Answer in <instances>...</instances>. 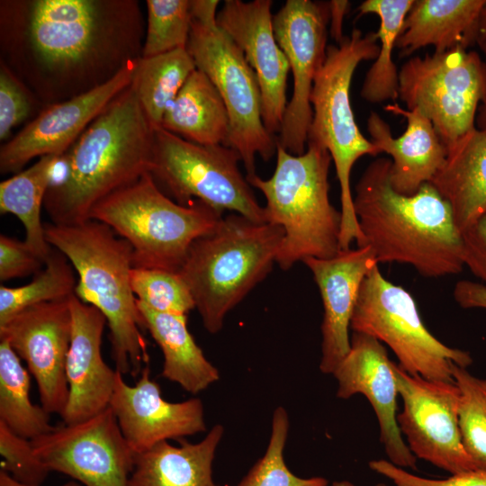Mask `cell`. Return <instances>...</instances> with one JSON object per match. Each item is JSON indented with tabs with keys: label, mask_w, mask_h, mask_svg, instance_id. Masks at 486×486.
Listing matches in <instances>:
<instances>
[{
	"label": "cell",
	"mask_w": 486,
	"mask_h": 486,
	"mask_svg": "<svg viewBox=\"0 0 486 486\" xmlns=\"http://www.w3.org/2000/svg\"><path fill=\"white\" fill-rule=\"evenodd\" d=\"M13 9L16 45L24 66L52 86H75L76 94L102 85L136 51L140 32L137 2L35 0Z\"/></svg>",
	"instance_id": "cell-1"
},
{
	"label": "cell",
	"mask_w": 486,
	"mask_h": 486,
	"mask_svg": "<svg viewBox=\"0 0 486 486\" xmlns=\"http://www.w3.org/2000/svg\"><path fill=\"white\" fill-rule=\"evenodd\" d=\"M391 167V159L376 158L356 184L360 247H369L378 264H407L428 278L461 273L463 235L449 203L430 183L412 195L395 192Z\"/></svg>",
	"instance_id": "cell-2"
},
{
	"label": "cell",
	"mask_w": 486,
	"mask_h": 486,
	"mask_svg": "<svg viewBox=\"0 0 486 486\" xmlns=\"http://www.w3.org/2000/svg\"><path fill=\"white\" fill-rule=\"evenodd\" d=\"M154 133L131 83L62 156L66 175L43 204L51 222L86 221L97 202L150 173Z\"/></svg>",
	"instance_id": "cell-3"
},
{
	"label": "cell",
	"mask_w": 486,
	"mask_h": 486,
	"mask_svg": "<svg viewBox=\"0 0 486 486\" xmlns=\"http://www.w3.org/2000/svg\"><path fill=\"white\" fill-rule=\"evenodd\" d=\"M44 230L48 243L66 256L76 272L75 295L106 318L116 371L139 376L148 354L130 284L131 246L95 220L74 225L50 222L44 224Z\"/></svg>",
	"instance_id": "cell-4"
},
{
	"label": "cell",
	"mask_w": 486,
	"mask_h": 486,
	"mask_svg": "<svg viewBox=\"0 0 486 486\" xmlns=\"http://www.w3.org/2000/svg\"><path fill=\"white\" fill-rule=\"evenodd\" d=\"M284 231L230 213L195 239L178 271L205 329L215 334L227 313L271 271Z\"/></svg>",
	"instance_id": "cell-5"
},
{
	"label": "cell",
	"mask_w": 486,
	"mask_h": 486,
	"mask_svg": "<svg viewBox=\"0 0 486 486\" xmlns=\"http://www.w3.org/2000/svg\"><path fill=\"white\" fill-rule=\"evenodd\" d=\"M331 162L329 152L317 144L308 142L304 153L294 155L276 140L272 176H246L266 200L267 222L284 231L275 259L284 271L308 257L329 258L341 250V211L329 199Z\"/></svg>",
	"instance_id": "cell-6"
},
{
	"label": "cell",
	"mask_w": 486,
	"mask_h": 486,
	"mask_svg": "<svg viewBox=\"0 0 486 486\" xmlns=\"http://www.w3.org/2000/svg\"><path fill=\"white\" fill-rule=\"evenodd\" d=\"M379 50L376 32L363 34L356 28L341 43L328 46L325 62L316 74L310 98L312 120L307 143L317 144L329 152L340 186L341 250L350 248L354 241L357 247L363 243L350 187L352 168L363 156L380 154L356 122L350 86L357 66L364 60L375 59Z\"/></svg>",
	"instance_id": "cell-7"
},
{
	"label": "cell",
	"mask_w": 486,
	"mask_h": 486,
	"mask_svg": "<svg viewBox=\"0 0 486 486\" xmlns=\"http://www.w3.org/2000/svg\"><path fill=\"white\" fill-rule=\"evenodd\" d=\"M222 212L195 200L181 205L148 172L97 202L89 220L108 225L132 248L133 267L178 272L193 242L210 233Z\"/></svg>",
	"instance_id": "cell-8"
},
{
	"label": "cell",
	"mask_w": 486,
	"mask_h": 486,
	"mask_svg": "<svg viewBox=\"0 0 486 486\" xmlns=\"http://www.w3.org/2000/svg\"><path fill=\"white\" fill-rule=\"evenodd\" d=\"M217 0H191L192 24L186 50L197 69L220 93L230 118L226 146L240 157L247 176L256 174V157L268 161L276 140L262 120L261 91L256 76L239 47L219 27Z\"/></svg>",
	"instance_id": "cell-9"
},
{
	"label": "cell",
	"mask_w": 486,
	"mask_h": 486,
	"mask_svg": "<svg viewBox=\"0 0 486 486\" xmlns=\"http://www.w3.org/2000/svg\"><path fill=\"white\" fill-rule=\"evenodd\" d=\"M350 328L386 344L405 372L428 380L454 382V364L467 368L472 363L469 352L445 345L428 331L412 295L383 277L379 266L362 283Z\"/></svg>",
	"instance_id": "cell-10"
},
{
	"label": "cell",
	"mask_w": 486,
	"mask_h": 486,
	"mask_svg": "<svg viewBox=\"0 0 486 486\" xmlns=\"http://www.w3.org/2000/svg\"><path fill=\"white\" fill-rule=\"evenodd\" d=\"M239 155L225 145L196 144L161 127L155 129L150 167L157 184L181 205L198 200L223 212L228 210L266 223L265 207L239 170Z\"/></svg>",
	"instance_id": "cell-11"
},
{
	"label": "cell",
	"mask_w": 486,
	"mask_h": 486,
	"mask_svg": "<svg viewBox=\"0 0 486 486\" xmlns=\"http://www.w3.org/2000/svg\"><path fill=\"white\" fill-rule=\"evenodd\" d=\"M399 97L431 122L448 152L486 105V62L462 47L413 57L399 70Z\"/></svg>",
	"instance_id": "cell-12"
},
{
	"label": "cell",
	"mask_w": 486,
	"mask_h": 486,
	"mask_svg": "<svg viewBox=\"0 0 486 486\" xmlns=\"http://www.w3.org/2000/svg\"><path fill=\"white\" fill-rule=\"evenodd\" d=\"M393 371L403 402L397 421L412 454L450 474L477 469L462 442L456 383L410 374L394 362Z\"/></svg>",
	"instance_id": "cell-13"
},
{
	"label": "cell",
	"mask_w": 486,
	"mask_h": 486,
	"mask_svg": "<svg viewBox=\"0 0 486 486\" xmlns=\"http://www.w3.org/2000/svg\"><path fill=\"white\" fill-rule=\"evenodd\" d=\"M31 442L50 472L67 474L85 486H129L135 453L110 406L83 421L55 427Z\"/></svg>",
	"instance_id": "cell-14"
},
{
	"label": "cell",
	"mask_w": 486,
	"mask_h": 486,
	"mask_svg": "<svg viewBox=\"0 0 486 486\" xmlns=\"http://www.w3.org/2000/svg\"><path fill=\"white\" fill-rule=\"evenodd\" d=\"M328 3L287 0L273 16L276 41L285 54L293 76V90L288 102L277 140L294 155L305 152L312 120L310 94L316 74L327 56Z\"/></svg>",
	"instance_id": "cell-15"
},
{
	"label": "cell",
	"mask_w": 486,
	"mask_h": 486,
	"mask_svg": "<svg viewBox=\"0 0 486 486\" xmlns=\"http://www.w3.org/2000/svg\"><path fill=\"white\" fill-rule=\"evenodd\" d=\"M71 331L69 298L29 307L0 325V339L26 362L40 405L60 417L68 399L66 362Z\"/></svg>",
	"instance_id": "cell-16"
},
{
	"label": "cell",
	"mask_w": 486,
	"mask_h": 486,
	"mask_svg": "<svg viewBox=\"0 0 486 486\" xmlns=\"http://www.w3.org/2000/svg\"><path fill=\"white\" fill-rule=\"evenodd\" d=\"M140 58L128 62L105 83L42 111L2 145L1 173L17 174L37 157L63 156L109 104L132 83Z\"/></svg>",
	"instance_id": "cell-17"
},
{
	"label": "cell",
	"mask_w": 486,
	"mask_h": 486,
	"mask_svg": "<svg viewBox=\"0 0 486 486\" xmlns=\"http://www.w3.org/2000/svg\"><path fill=\"white\" fill-rule=\"evenodd\" d=\"M271 0H226L216 21L242 50L261 91L262 120L266 130L280 133L287 106L288 59L273 27Z\"/></svg>",
	"instance_id": "cell-18"
},
{
	"label": "cell",
	"mask_w": 486,
	"mask_h": 486,
	"mask_svg": "<svg viewBox=\"0 0 486 486\" xmlns=\"http://www.w3.org/2000/svg\"><path fill=\"white\" fill-rule=\"evenodd\" d=\"M332 374L338 382V398L348 399L359 393L370 402L388 461L404 469L417 470L418 458L408 447L398 425L399 391L393 362L382 343L371 336L353 332L350 350Z\"/></svg>",
	"instance_id": "cell-19"
},
{
	"label": "cell",
	"mask_w": 486,
	"mask_h": 486,
	"mask_svg": "<svg viewBox=\"0 0 486 486\" xmlns=\"http://www.w3.org/2000/svg\"><path fill=\"white\" fill-rule=\"evenodd\" d=\"M110 408L130 447L135 454L169 439L204 432L203 405L200 399L180 402L166 400L146 364L135 385L128 384L117 371Z\"/></svg>",
	"instance_id": "cell-20"
},
{
	"label": "cell",
	"mask_w": 486,
	"mask_h": 486,
	"mask_svg": "<svg viewBox=\"0 0 486 486\" xmlns=\"http://www.w3.org/2000/svg\"><path fill=\"white\" fill-rule=\"evenodd\" d=\"M302 262L312 273L324 309L320 370L332 374L350 350V323L362 283L379 264L367 246Z\"/></svg>",
	"instance_id": "cell-21"
},
{
	"label": "cell",
	"mask_w": 486,
	"mask_h": 486,
	"mask_svg": "<svg viewBox=\"0 0 486 486\" xmlns=\"http://www.w3.org/2000/svg\"><path fill=\"white\" fill-rule=\"evenodd\" d=\"M69 307L72 331L66 362L68 399L61 417L68 425L109 407L117 374L102 356V337L107 324L104 315L75 294L69 298Z\"/></svg>",
	"instance_id": "cell-22"
},
{
	"label": "cell",
	"mask_w": 486,
	"mask_h": 486,
	"mask_svg": "<svg viewBox=\"0 0 486 486\" xmlns=\"http://www.w3.org/2000/svg\"><path fill=\"white\" fill-rule=\"evenodd\" d=\"M384 110L404 117L406 130L394 138L390 125L371 112L366 122L370 141L380 153L392 158L390 179L393 190L412 195L423 184L432 183L446 161L447 148L431 122L418 111L406 110L398 104L385 105Z\"/></svg>",
	"instance_id": "cell-23"
},
{
	"label": "cell",
	"mask_w": 486,
	"mask_h": 486,
	"mask_svg": "<svg viewBox=\"0 0 486 486\" xmlns=\"http://www.w3.org/2000/svg\"><path fill=\"white\" fill-rule=\"evenodd\" d=\"M486 0H414L405 17L396 48L401 56L428 47L443 53L467 49L479 38V22Z\"/></svg>",
	"instance_id": "cell-24"
},
{
	"label": "cell",
	"mask_w": 486,
	"mask_h": 486,
	"mask_svg": "<svg viewBox=\"0 0 486 486\" xmlns=\"http://www.w3.org/2000/svg\"><path fill=\"white\" fill-rule=\"evenodd\" d=\"M223 432L217 424L198 443L162 441L135 454L129 486H220L212 480V463Z\"/></svg>",
	"instance_id": "cell-25"
},
{
	"label": "cell",
	"mask_w": 486,
	"mask_h": 486,
	"mask_svg": "<svg viewBox=\"0 0 486 486\" xmlns=\"http://www.w3.org/2000/svg\"><path fill=\"white\" fill-rule=\"evenodd\" d=\"M431 184L449 203L462 233L485 215L486 131L475 128L458 140Z\"/></svg>",
	"instance_id": "cell-26"
},
{
	"label": "cell",
	"mask_w": 486,
	"mask_h": 486,
	"mask_svg": "<svg viewBox=\"0 0 486 486\" xmlns=\"http://www.w3.org/2000/svg\"><path fill=\"white\" fill-rule=\"evenodd\" d=\"M142 328L160 347L164 362L162 377L197 394L217 382L220 374L205 357L187 328V315L153 310L137 300Z\"/></svg>",
	"instance_id": "cell-27"
},
{
	"label": "cell",
	"mask_w": 486,
	"mask_h": 486,
	"mask_svg": "<svg viewBox=\"0 0 486 486\" xmlns=\"http://www.w3.org/2000/svg\"><path fill=\"white\" fill-rule=\"evenodd\" d=\"M161 128L196 144L226 146L230 132L228 111L203 72L196 68L191 73L166 110Z\"/></svg>",
	"instance_id": "cell-28"
},
{
	"label": "cell",
	"mask_w": 486,
	"mask_h": 486,
	"mask_svg": "<svg viewBox=\"0 0 486 486\" xmlns=\"http://www.w3.org/2000/svg\"><path fill=\"white\" fill-rule=\"evenodd\" d=\"M59 156L48 155L0 183V212L12 213L22 223L24 242L44 262L53 248L45 238L40 211Z\"/></svg>",
	"instance_id": "cell-29"
},
{
	"label": "cell",
	"mask_w": 486,
	"mask_h": 486,
	"mask_svg": "<svg viewBox=\"0 0 486 486\" xmlns=\"http://www.w3.org/2000/svg\"><path fill=\"white\" fill-rule=\"evenodd\" d=\"M414 0H365L358 6L359 16L374 14L380 20L376 32L380 50L365 74L361 97L372 104L395 101L399 97V71L392 51L406 15Z\"/></svg>",
	"instance_id": "cell-30"
},
{
	"label": "cell",
	"mask_w": 486,
	"mask_h": 486,
	"mask_svg": "<svg viewBox=\"0 0 486 486\" xmlns=\"http://www.w3.org/2000/svg\"><path fill=\"white\" fill-rule=\"evenodd\" d=\"M30 372L5 341L0 339V421L29 440L50 433V413L30 399Z\"/></svg>",
	"instance_id": "cell-31"
},
{
	"label": "cell",
	"mask_w": 486,
	"mask_h": 486,
	"mask_svg": "<svg viewBox=\"0 0 486 486\" xmlns=\"http://www.w3.org/2000/svg\"><path fill=\"white\" fill-rule=\"evenodd\" d=\"M196 69L184 49L138 59L132 86L152 126L161 127L166 110Z\"/></svg>",
	"instance_id": "cell-32"
},
{
	"label": "cell",
	"mask_w": 486,
	"mask_h": 486,
	"mask_svg": "<svg viewBox=\"0 0 486 486\" xmlns=\"http://www.w3.org/2000/svg\"><path fill=\"white\" fill-rule=\"evenodd\" d=\"M75 273L66 256L54 248L32 282L18 287L1 285L0 325L29 307L70 298L77 283Z\"/></svg>",
	"instance_id": "cell-33"
},
{
	"label": "cell",
	"mask_w": 486,
	"mask_h": 486,
	"mask_svg": "<svg viewBox=\"0 0 486 486\" xmlns=\"http://www.w3.org/2000/svg\"><path fill=\"white\" fill-rule=\"evenodd\" d=\"M452 373L461 393L459 428L464 447L476 468L486 471V379L455 364Z\"/></svg>",
	"instance_id": "cell-34"
},
{
	"label": "cell",
	"mask_w": 486,
	"mask_h": 486,
	"mask_svg": "<svg viewBox=\"0 0 486 486\" xmlns=\"http://www.w3.org/2000/svg\"><path fill=\"white\" fill-rule=\"evenodd\" d=\"M288 431L287 411L283 407H277L273 413L271 434L265 454L237 486H328V480L323 477L301 478L289 470L284 458Z\"/></svg>",
	"instance_id": "cell-35"
},
{
	"label": "cell",
	"mask_w": 486,
	"mask_h": 486,
	"mask_svg": "<svg viewBox=\"0 0 486 486\" xmlns=\"http://www.w3.org/2000/svg\"><path fill=\"white\" fill-rule=\"evenodd\" d=\"M148 29L141 57L186 50L192 14L190 0H148Z\"/></svg>",
	"instance_id": "cell-36"
},
{
	"label": "cell",
	"mask_w": 486,
	"mask_h": 486,
	"mask_svg": "<svg viewBox=\"0 0 486 486\" xmlns=\"http://www.w3.org/2000/svg\"><path fill=\"white\" fill-rule=\"evenodd\" d=\"M130 284L137 300L153 310L187 315L195 308L193 296L178 272L133 267Z\"/></svg>",
	"instance_id": "cell-37"
},
{
	"label": "cell",
	"mask_w": 486,
	"mask_h": 486,
	"mask_svg": "<svg viewBox=\"0 0 486 486\" xmlns=\"http://www.w3.org/2000/svg\"><path fill=\"white\" fill-rule=\"evenodd\" d=\"M0 454L1 469L22 484L40 486L50 472L36 455L31 440L14 433L2 421Z\"/></svg>",
	"instance_id": "cell-38"
},
{
	"label": "cell",
	"mask_w": 486,
	"mask_h": 486,
	"mask_svg": "<svg viewBox=\"0 0 486 486\" xmlns=\"http://www.w3.org/2000/svg\"><path fill=\"white\" fill-rule=\"evenodd\" d=\"M32 100L25 86L3 62L0 68V139L4 140L11 130L31 113Z\"/></svg>",
	"instance_id": "cell-39"
},
{
	"label": "cell",
	"mask_w": 486,
	"mask_h": 486,
	"mask_svg": "<svg viewBox=\"0 0 486 486\" xmlns=\"http://www.w3.org/2000/svg\"><path fill=\"white\" fill-rule=\"evenodd\" d=\"M369 467L392 482L395 486H486V471L481 469L451 474L446 479H428L415 475L388 460H372Z\"/></svg>",
	"instance_id": "cell-40"
},
{
	"label": "cell",
	"mask_w": 486,
	"mask_h": 486,
	"mask_svg": "<svg viewBox=\"0 0 486 486\" xmlns=\"http://www.w3.org/2000/svg\"><path fill=\"white\" fill-rule=\"evenodd\" d=\"M45 262L24 241L0 236V280L5 282L38 274Z\"/></svg>",
	"instance_id": "cell-41"
},
{
	"label": "cell",
	"mask_w": 486,
	"mask_h": 486,
	"mask_svg": "<svg viewBox=\"0 0 486 486\" xmlns=\"http://www.w3.org/2000/svg\"><path fill=\"white\" fill-rule=\"evenodd\" d=\"M464 263L470 272L486 284V214L463 233Z\"/></svg>",
	"instance_id": "cell-42"
},
{
	"label": "cell",
	"mask_w": 486,
	"mask_h": 486,
	"mask_svg": "<svg viewBox=\"0 0 486 486\" xmlns=\"http://www.w3.org/2000/svg\"><path fill=\"white\" fill-rule=\"evenodd\" d=\"M456 303L463 309L486 310V284L470 280L458 281L453 290Z\"/></svg>",
	"instance_id": "cell-43"
},
{
	"label": "cell",
	"mask_w": 486,
	"mask_h": 486,
	"mask_svg": "<svg viewBox=\"0 0 486 486\" xmlns=\"http://www.w3.org/2000/svg\"><path fill=\"white\" fill-rule=\"evenodd\" d=\"M328 3L329 10V34L336 40L337 44H339L345 37L343 35V22L348 12L350 3L346 0H332Z\"/></svg>",
	"instance_id": "cell-44"
},
{
	"label": "cell",
	"mask_w": 486,
	"mask_h": 486,
	"mask_svg": "<svg viewBox=\"0 0 486 486\" xmlns=\"http://www.w3.org/2000/svg\"><path fill=\"white\" fill-rule=\"evenodd\" d=\"M477 43L480 46L481 50L486 56V35L479 36ZM477 129L486 131V105L481 106L479 108V113L476 118Z\"/></svg>",
	"instance_id": "cell-45"
},
{
	"label": "cell",
	"mask_w": 486,
	"mask_h": 486,
	"mask_svg": "<svg viewBox=\"0 0 486 486\" xmlns=\"http://www.w3.org/2000/svg\"><path fill=\"white\" fill-rule=\"evenodd\" d=\"M0 486H30L22 484L13 479L5 471L0 470ZM62 486H81L77 482H70Z\"/></svg>",
	"instance_id": "cell-46"
},
{
	"label": "cell",
	"mask_w": 486,
	"mask_h": 486,
	"mask_svg": "<svg viewBox=\"0 0 486 486\" xmlns=\"http://www.w3.org/2000/svg\"><path fill=\"white\" fill-rule=\"evenodd\" d=\"M486 35V5L484 6L479 22V36Z\"/></svg>",
	"instance_id": "cell-47"
},
{
	"label": "cell",
	"mask_w": 486,
	"mask_h": 486,
	"mask_svg": "<svg viewBox=\"0 0 486 486\" xmlns=\"http://www.w3.org/2000/svg\"><path fill=\"white\" fill-rule=\"evenodd\" d=\"M332 486H356L354 483L348 481H337L332 483ZM374 486H386L385 484H377Z\"/></svg>",
	"instance_id": "cell-48"
}]
</instances>
